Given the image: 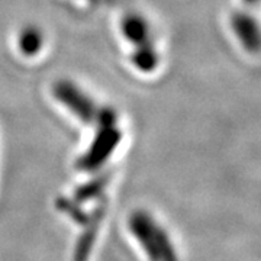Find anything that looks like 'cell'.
<instances>
[{
  "mask_svg": "<svg viewBox=\"0 0 261 261\" xmlns=\"http://www.w3.org/2000/svg\"><path fill=\"white\" fill-rule=\"evenodd\" d=\"M44 34L35 25H27L20 29L18 37V48L25 57L38 56L44 47Z\"/></svg>",
  "mask_w": 261,
  "mask_h": 261,
  "instance_id": "52a82bcc",
  "label": "cell"
},
{
  "mask_svg": "<svg viewBox=\"0 0 261 261\" xmlns=\"http://www.w3.org/2000/svg\"><path fill=\"white\" fill-rule=\"evenodd\" d=\"M245 2H247V3H257L258 0H245Z\"/></svg>",
  "mask_w": 261,
  "mask_h": 261,
  "instance_id": "ba28073f",
  "label": "cell"
},
{
  "mask_svg": "<svg viewBox=\"0 0 261 261\" xmlns=\"http://www.w3.org/2000/svg\"><path fill=\"white\" fill-rule=\"evenodd\" d=\"M128 231L148 261H178L167 231L147 211H134L128 218Z\"/></svg>",
  "mask_w": 261,
  "mask_h": 261,
  "instance_id": "7a4b0ae2",
  "label": "cell"
},
{
  "mask_svg": "<svg viewBox=\"0 0 261 261\" xmlns=\"http://www.w3.org/2000/svg\"><path fill=\"white\" fill-rule=\"evenodd\" d=\"M53 96L57 102L65 108L79 121L87 125H94L100 108L93 97L70 79H60L53 84Z\"/></svg>",
  "mask_w": 261,
  "mask_h": 261,
  "instance_id": "3957f363",
  "label": "cell"
},
{
  "mask_svg": "<svg viewBox=\"0 0 261 261\" xmlns=\"http://www.w3.org/2000/svg\"><path fill=\"white\" fill-rule=\"evenodd\" d=\"M94 125L96 132L93 140L77 161L79 168L87 173L102 168L122 141V130L118 126V115L112 108L102 106Z\"/></svg>",
  "mask_w": 261,
  "mask_h": 261,
  "instance_id": "6da1fadb",
  "label": "cell"
},
{
  "mask_svg": "<svg viewBox=\"0 0 261 261\" xmlns=\"http://www.w3.org/2000/svg\"><path fill=\"white\" fill-rule=\"evenodd\" d=\"M121 31L123 38L129 42L132 48L152 44V32L149 22L141 13H126L121 20Z\"/></svg>",
  "mask_w": 261,
  "mask_h": 261,
  "instance_id": "5b68a950",
  "label": "cell"
},
{
  "mask_svg": "<svg viewBox=\"0 0 261 261\" xmlns=\"http://www.w3.org/2000/svg\"><path fill=\"white\" fill-rule=\"evenodd\" d=\"M130 63L140 73L144 74L154 73L160 65V53L155 44L152 42V44L132 48Z\"/></svg>",
  "mask_w": 261,
  "mask_h": 261,
  "instance_id": "8992f818",
  "label": "cell"
},
{
  "mask_svg": "<svg viewBox=\"0 0 261 261\" xmlns=\"http://www.w3.org/2000/svg\"><path fill=\"white\" fill-rule=\"evenodd\" d=\"M231 28L245 51L258 53L260 49V27L257 19L247 12H235L231 16Z\"/></svg>",
  "mask_w": 261,
  "mask_h": 261,
  "instance_id": "277c9868",
  "label": "cell"
}]
</instances>
